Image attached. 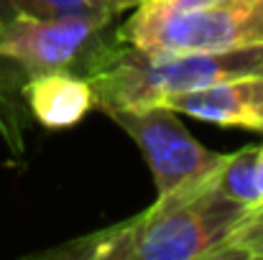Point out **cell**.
Returning a JSON list of instances; mask_svg holds the SVG:
<instances>
[{"instance_id":"1","label":"cell","mask_w":263,"mask_h":260,"mask_svg":"<svg viewBox=\"0 0 263 260\" xmlns=\"http://www.w3.org/2000/svg\"><path fill=\"white\" fill-rule=\"evenodd\" d=\"M217 171L161 194L128 222L69 240L41 255L69 260H225V248L248 207L217 186Z\"/></svg>"},{"instance_id":"2","label":"cell","mask_w":263,"mask_h":260,"mask_svg":"<svg viewBox=\"0 0 263 260\" xmlns=\"http://www.w3.org/2000/svg\"><path fill=\"white\" fill-rule=\"evenodd\" d=\"M238 77H263V46L238 51L148 54L118 36L87 46L85 79L95 107H143Z\"/></svg>"},{"instance_id":"3","label":"cell","mask_w":263,"mask_h":260,"mask_svg":"<svg viewBox=\"0 0 263 260\" xmlns=\"http://www.w3.org/2000/svg\"><path fill=\"white\" fill-rule=\"evenodd\" d=\"M115 36L148 54L263 46V0H146Z\"/></svg>"},{"instance_id":"4","label":"cell","mask_w":263,"mask_h":260,"mask_svg":"<svg viewBox=\"0 0 263 260\" xmlns=\"http://www.w3.org/2000/svg\"><path fill=\"white\" fill-rule=\"evenodd\" d=\"M102 112L115 125H120L141 148L154 173L159 196L212 176L225 161L222 153H215L194 141L174 110L164 105L105 107Z\"/></svg>"},{"instance_id":"5","label":"cell","mask_w":263,"mask_h":260,"mask_svg":"<svg viewBox=\"0 0 263 260\" xmlns=\"http://www.w3.org/2000/svg\"><path fill=\"white\" fill-rule=\"evenodd\" d=\"M107 23L95 18H0V59L18 64L28 77L67 69L87 51Z\"/></svg>"},{"instance_id":"6","label":"cell","mask_w":263,"mask_h":260,"mask_svg":"<svg viewBox=\"0 0 263 260\" xmlns=\"http://www.w3.org/2000/svg\"><path fill=\"white\" fill-rule=\"evenodd\" d=\"M176 115H189L220 128L263 133V77H238L174 94L159 102Z\"/></svg>"},{"instance_id":"7","label":"cell","mask_w":263,"mask_h":260,"mask_svg":"<svg viewBox=\"0 0 263 260\" xmlns=\"http://www.w3.org/2000/svg\"><path fill=\"white\" fill-rule=\"evenodd\" d=\"M23 97L33 117L51 130L77 125L95 107V94L85 77H74L67 69L44 72L28 77Z\"/></svg>"},{"instance_id":"8","label":"cell","mask_w":263,"mask_h":260,"mask_svg":"<svg viewBox=\"0 0 263 260\" xmlns=\"http://www.w3.org/2000/svg\"><path fill=\"white\" fill-rule=\"evenodd\" d=\"M217 186L248 209L263 204V146L225 156L217 171Z\"/></svg>"},{"instance_id":"9","label":"cell","mask_w":263,"mask_h":260,"mask_svg":"<svg viewBox=\"0 0 263 260\" xmlns=\"http://www.w3.org/2000/svg\"><path fill=\"white\" fill-rule=\"evenodd\" d=\"M33 15V18H95L110 23L118 10L110 0H0V18Z\"/></svg>"},{"instance_id":"10","label":"cell","mask_w":263,"mask_h":260,"mask_svg":"<svg viewBox=\"0 0 263 260\" xmlns=\"http://www.w3.org/2000/svg\"><path fill=\"white\" fill-rule=\"evenodd\" d=\"M230 258L263 260V204L248 209V214L235 227L225 248V260Z\"/></svg>"},{"instance_id":"11","label":"cell","mask_w":263,"mask_h":260,"mask_svg":"<svg viewBox=\"0 0 263 260\" xmlns=\"http://www.w3.org/2000/svg\"><path fill=\"white\" fill-rule=\"evenodd\" d=\"M110 3L115 5L118 13H123V10H133V8H138V5L146 3V0H110Z\"/></svg>"}]
</instances>
